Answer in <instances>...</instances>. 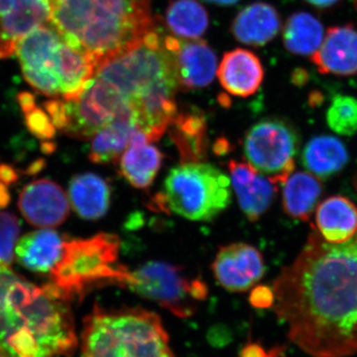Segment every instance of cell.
Returning a JSON list of instances; mask_svg holds the SVG:
<instances>
[{
    "instance_id": "obj_1",
    "label": "cell",
    "mask_w": 357,
    "mask_h": 357,
    "mask_svg": "<svg viewBox=\"0 0 357 357\" xmlns=\"http://www.w3.org/2000/svg\"><path fill=\"white\" fill-rule=\"evenodd\" d=\"M273 307L289 337L314 357L357 351V234L342 243L317 229L273 285Z\"/></svg>"
},
{
    "instance_id": "obj_2",
    "label": "cell",
    "mask_w": 357,
    "mask_h": 357,
    "mask_svg": "<svg viewBox=\"0 0 357 357\" xmlns=\"http://www.w3.org/2000/svg\"><path fill=\"white\" fill-rule=\"evenodd\" d=\"M53 284L38 287L0 264V357H63L77 337L69 305Z\"/></svg>"
},
{
    "instance_id": "obj_3",
    "label": "cell",
    "mask_w": 357,
    "mask_h": 357,
    "mask_svg": "<svg viewBox=\"0 0 357 357\" xmlns=\"http://www.w3.org/2000/svg\"><path fill=\"white\" fill-rule=\"evenodd\" d=\"M93 76L126 98L134 126L149 142L158 140L177 114L175 61L153 29L130 50L100 61Z\"/></svg>"
},
{
    "instance_id": "obj_4",
    "label": "cell",
    "mask_w": 357,
    "mask_h": 357,
    "mask_svg": "<svg viewBox=\"0 0 357 357\" xmlns=\"http://www.w3.org/2000/svg\"><path fill=\"white\" fill-rule=\"evenodd\" d=\"M49 22L96 65L130 50L153 29L151 0H49Z\"/></svg>"
},
{
    "instance_id": "obj_5",
    "label": "cell",
    "mask_w": 357,
    "mask_h": 357,
    "mask_svg": "<svg viewBox=\"0 0 357 357\" xmlns=\"http://www.w3.org/2000/svg\"><path fill=\"white\" fill-rule=\"evenodd\" d=\"M15 53L26 81L51 98L74 100L95 75V59L68 43L50 22L25 35Z\"/></svg>"
},
{
    "instance_id": "obj_6",
    "label": "cell",
    "mask_w": 357,
    "mask_h": 357,
    "mask_svg": "<svg viewBox=\"0 0 357 357\" xmlns=\"http://www.w3.org/2000/svg\"><path fill=\"white\" fill-rule=\"evenodd\" d=\"M81 357H175L155 312L95 306L84 319Z\"/></svg>"
},
{
    "instance_id": "obj_7",
    "label": "cell",
    "mask_w": 357,
    "mask_h": 357,
    "mask_svg": "<svg viewBox=\"0 0 357 357\" xmlns=\"http://www.w3.org/2000/svg\"><path fill=\"white\" fill-rule=\"evenodd\" d=\"M119 252V238L114 234L66 238L62 257L50 273L51 283L69 302L96 286H121L128 268L116 264Z\"/></svg>"
},
{
    "instance_id": "obj_8",
    "label": "cell",
    "mask_w": 357,
    "mask_h": 357,
    "mask_svg": "<svg viewBox=\"0 0 357 357\" xmlns=\"http://www.w3.org/2000/svg\"><path fill=\"white\" fill-rule=\"evenodd\" d=\"M229 178L204 162H182L169 172L155 206L194 222H208L231 201Z\"/></svg>"
},
{
    "instance_id": "obj_9",
    "label": "cell",
    "mask_w": 357,
    "mask_h": 357,
    "mask_svg": "<svg viewBox=\"0 0 357 357\" xmlns=\"http://www.w3.org/2000/svg\"><path fill=\"white\" fill-rule=\"evenodd\" d=\"M121 286L153 301L178 318L192 316L208 295L201 279L191 278L183 268L164 262H148L133 271L128 269Z\"/></svg>"
},
{
    "instance_id": "obj_10",
    "label": "cell",
    "mask_w": 357,
    "mask_h": 357,
    "mask_svg": "<svg viewBox=\"0 0 357 357\" xmlns=\"http://www.w3.org/2000/svg\"><path fill=\"white\" fill-rule=\"evenodd\" d=\"M298 137L285 121L264 119L245 135L244 156L257 172L276 185H283L295 168Z\"/></svg>"
},
{
    "instance_id": "obj_11",
    "label": "cell",
    "mask_w": 357,
    "mask_h": 357,
    "mask_svg": "<svg viewBox=\"0 0 357 357\" xmlns=\"http://www.w3.org/2000/svg\"><path fill=\"white\" fill-rule=\"evenodd\" d=\"M65 103L68 126L64 132L77 139H91L117 119L132 121L126 98L112 84L96 76L76 98L65 100Z\"/></svg>"
},
{
    "instance_id": "obj_12",
    "label": "cell",
    "mask_w": 357,
    "mask_h": 357,
    "mask_svg": "<svg viewBox=\"0 0 357 357\" xmlns=\"http://www.w3.org/2000/svg\"><path fill=\"white\" fill-rule=\"evenodd\" d=\"M211 268L218 283L230 292L249 290L265 271L261 253L246 243L230 244L220 249Z\"/></svg>"
},
{
    "instance_id": "obj_13",
    "label": "cell",
    "mask_w": 357,
    "mask_h": 357,
    "mask_svg": "<svg viewBox=\"0 0 357 357\" xmlns=\"http://www.w3.org/2000/svg\"><path fill=\"white\" fill-rule=\"evenodd\" d=\"M49 20V0H0V59L11 57L25 35Z\"/></svg>"
},
{
    "instance_id": "obj_14",
    "label": "cell",
    "mask_w": 357,
    "mask_h": 357,
    "mask_svg": "<svg viewBox=\"0 0 357 357\" xmlns=\"http://www.w3.org/2000/svg\"><path fill=\"white\" fill-rule=\"evenodd\" d=\"M18 206L23 217L37 227H56L70 215V204L62 188L48 178L34 181L20 192Z\"/></svg>"
},
{
    "instance_id": "obj_15",
    "label": "cell",
    "mask_w": 357,
    "mask_h": 357,
    "mask_svg": "<svg viewBox=\"0 0 357 357\" xmlns=\"http://www.w3.org/2000/svg\"><path fill=\"white\" fill-rule=\"evenodd\" d=\"M164 45L175 61L178 89L204 88L213 82L217 70V56L206 42L181 41L167 36Z\"/></svg>"
},
{
    "instance_id": "obj_16",
    "label": "cell",
    "mask_w": 357,
    "mask_h": 357,
    "mask_svg": "<svg viewBox=\"0 0 357 357\" xmlns=\"http://www.w3.org/2000/svg\"><path fill=\"white\" fill-rule=\"evenodd\" d=\"M229 168L239 206L249 220L256 222L271 206L278 185L245 162L231 160Z\"/></svg>"
},
{
    "instance_id": "obj_17",
    "label": "cell",
    "mask_w": 357,
    "mask_h": 357,
    "mask_svg": "<svg viewBox=\"0 0 357 357\" xmlns=\"http://www.w3.org/2000/svg\"><path fill=\"white\" fill-rule=\"evenodd\" d=\"M311 60L321 74H356L357 30L351 25L330 28Z\"/></svg>"
},
{
    "instance_id": "obj_18",
    "label": "cell",
    "mask_w": 357,
    "mask_h": 357,
    "mask_svg": "<svg viewBox=\"0 0 357 357\" xmlns=\"http://www.w3.org/2000/svg\"><path fill=\"white\" fill-rule=\"evenodd\" d=\"M218 77L230 95L248 98L255 95L261 86L264 70L252 52L236 49L223 56Z\"/></svg>"
},
{
    "instance_id": "obj_19",
    "label": "cell",
    "mask_w": 357,
    "mask_h": 357,
    "mask_svg": "<svg viewBox=\"0 0 357 357\" xmlns=\"http://www.w3.org/2000/svg\"><path fill=\"white\" fill-rule=\"evenodd\" d=\"M162 161L163 155L158 148L150 144L146 136L136 130L128 147L119 159V170L133 187L147 189L154 182Z\"/></svg>"
},
{
    "instance_id": "obj_20",
    "label": "cell",
    "mask_w": 357,
    "mask_h": 357,
    "mask_svg": "<svg viewBox=\"0 0 357 357\" xmlns=\"http://www.w3.org/2000/svg\"><path fill=\"white\" fill-rule=\"evenodd\" d=\"M66 238L54 230H37L20 239L15 249L18 262L35 273H51L64 252Z\"/></svg>"
},
{
    "instance_id": "obj_21",
    "label": "cell",
    "mask_w": 357,
    "mask_h": 357,
    "mask_svg": "<svg viewBox=\"0 0 357 357\" xmlns=\"http://www.w3.org/2000/svg\"><path fill=\"white\" fill-rule=\"evenodd\" d=\"M281 27L276 9L264 2L244 7L234 18L231 33L241 43L263 46L273 40Z\"/></svg>"
},
{
    "instance_id": "obj_22",
    "label": "cell",
    "mask_w": 357,
    "mask_h": 357,
    "mask_svg": "<svg viewBox=\"0 0 357 357\" xmlns=\"http://www.w3.org/2000/svg\"><path fill=\"white\" fill-rule=\"evenodd\" d=\"M317 231L331 243L349 241L357 234L356 204L342 196L331 197L316 213Z\"/></svg>"
},
{
    "instance_id": "obj_23",
    "label": "cell",
    "mask_w": 357,
    "mask_h": 357,
    "mask_svg": "<svg viewBox=\"0 0 357 357\" xmlns=\"http://www.w3.org/2000/svg\"><path fill=\"white\" fill-rule=\"evenodd\" d=\"M69 197L75 211L84 220H96L107 215L112 189L105 178L96 174L75 176L69 185Z\"/></svg>"
},
{
    "instance_id": "obj_24",
    "label": "cell",
    "mask_w": 357,
    "mask_h": 357,
    "mask_svg": "<svg viewBox=\"0 0 357 357\" xmlns=\"http://www.w3.org/2000/svg\"><path fill=\"white\" fill-rule=\"evenodd\" d=\"M170 128L171 137L182 162L203 160L206 150V126L203 114L199 112H177Z\"/></svg>"
},
{
    "instance_id": "obj_25",
    "label": "cell",
    "mask_w": 357,
    "mask_h": 357,
    "mask_svg": "<svg viewBox=\"0 0 357 357\" xmlns=\"http://www.w3.org/2000/svg\"><path fill=\"white\" fill-rule=\"evenodd\" d=\"M349 161L344 143L333 136L312 138L303 152L305 168L316 177L326 178L342 170Z\"/></svg>"
},
{
    "instance_id": "obj_26",
    "label": "cell",
    "mask_w": 357,
    "mask_h": 357,
    "mask_svg": "<svg viewBox=\"0 0 357 357\" xmlns=\"http://www.w3.org/2000/svg\"><path fill=\"white\" fill-rule=\"evenodd\" d=\"M283 185L284 211L290 217L307 222L321 194L319 178L311 173H292Z\"/></svg>"
},
{
    "instance_id": "obj_27",
    "label": "cell",
    "mask_w": 357,
    "mask_h": 357,
    "mask_svg": "<svg viewBox=\"0 0 357 357\" xmlns=\"http://www.w3.org/2000/svg\"><path fill=\"white\" fill-rule=\"evenodd\" d=\"M137 130L128 119H117L105 126L91 138L89 158L96 164L119 161Z\"/></svg>"
},
{
    "instance_id": "obj_28",
    "label": "cell",
    "mask_w": 357,
    "mask_h": 357,
    "mask_svg": "<svg viewBox=\"0 0 357 357\" xmlns=\"http://www.w3.org/2000/svg\"><path fill=\"white\" fill-rule=\"evenodd\" d=\"M324 33L323 25L312 14L294 13L284 28V44L296 55L312 56L321 46Z\"/></svg>"
},
{
    "instance_id": "obj_29",
    "label": "cell",
    "mask_w": 357,
    "mask_h": 357,
    "mask_svg": "<svg viewBox=\"0 0 357 357\" xmlns=\"http://www.w3.org/2000/svg\"><path fill=\"white\" fill-rule=\"evenodd\" d=\"M169 29L187 39H198L208 27L206 9L196 0H173L166 11Z\"/></svg>"
},
{
    "instance_id": "obj_30",
    "label": "cell",
    "mask_w": 357,
    "mask_h": 357,
    "mask_svg": "<svg viewBox=\"0 0 357 357\" xmlns=\"http://www.w3.org/2000/svg\"><path fill=\"white\" fill-rule=\"evenodd\" d=\"M326 122L333 132L351 136L357 132V98L338 95L333 98L328 112Z\"/></svg>"
},
{
    "instance_id": "obj_31",
    "label": "cell",
    "mask_w": 357,
    "mask_h": 357,
    "mask_svg": "<svg viewBox=\"0 0 357 357\" xmlns=\"http://www.w3.org/2000/svg\"><path fill=\"white\" fill-rule=\"evenodd\" d=\"M20 234V222L15 215L0 211V264L10 266L14 261V246Z\"/></svg>"
},
{
    "instance_id": "obj_32",
    "label": "cell",
    "mask_w": 357,
    "mask_h": 357,
    "mask_svg": "<svg viewBox=\"0 0 357 357\" xmlns=\"http://www.w3.org/2000/svg\"><path fill=\"white\" fill-rule=\"evenodd\" d=\"M25 124L28 130L40 139L49 140L55 136L56 128L50 116L38 107L25 112Z\"/></svg>"
},
{
    "instance_id": "obj_33",
    "label": "cell",
    "mask_w": 357,
    "mask_h": 357,
    "mask_svg": "<svg viewBox=\"0 0 357 357\" xmlns=\"http://www.w3.org/2000/svg\"><path fill=\"white\" fill-rule=\"evenodd\" d=\"M45 109L50 116L54 126L59 130L64 131L68 126L67 109L65 100H52L45 102Z\"/></svg>"
},
{
    "instance_id": "obj_34",
    "label": "cell",
    "mask_w": 357,
    "mask_h": 357,
    "mask_svg": "<svg viewBox=\"0 0 357 357\" xmlns=\"http://www.w3.org/2000/svg\"><path fill=\"white\" fill-rule=\"evenodd\" d=\"M251 303L256 307H268L273 304V292L266 287L256 288L251 295Z\"/></svg>"
},
{
    "instance_id": "obj_35",
    "label": "cell",
    "mask_w": 357,
    "mask_h": 357,
    "mask_svg": "<svg viewBox=\"0 0 357 357\" xmlns=\"http://www.w3.org/2000/svg\"><path fill=\"white\" fill-rule=\"evenodd\" d=\"M18 178H20V175L14 167L8 165V164H0V182L6 185H10L17 182Z\"/></svg>"
},
{
    "instance_id": "obj_36",
    "label": "cell",
    "mask_w": 357,
    "mask_h": 357,
    "mask_svg": "<svg viewBox=\"0 0 357 357\" xmlns=\"http://www.w3.org/2000/svg\"><path fill=\"white\" fill-rule=\"evenodd\" d=\"M241 357H279L278 352H266L257 344H249L241 352Z\"/></svg>"
},
{
    "instance_id": "obj_37",
    "label": "cell",
    "mask_w": 357,
    "mask_h": 357,
    "mask_svg": "<svg viewBox=\"0 0 357 357\" xmlns=\"http://www.w3.org/2000/svg\"><path fill=\"white\" fill-rule=\"evenodd\" d=\"M18 102H20L21 109H22L23 112H28L30 110L34 109L36 107L35 105V98L30 93H27V91H24V93H21L18 95Z\"/></svg>"
},
{
    "instance_id": "obj_38",
    "label": "cell",
    "mask_w": 357,
    "mask_h": 357,
    "mask_svg": "<svg viewBox=\"0 0 357 357\" xmlns=\"http://www.w3.org/2000/svg\"><path fill=\"white\" fill-rule=\"evenodd\" d=\"M10 194H9L7 185L3 183L0 182V210L6 208L10 203Z\"/></svg>"
},
{
    "instance_id": "obj_39",
    "label": "cell",
    "mask_w": 357,
    "mask_h": 357,
    "mask_svg": "<svg viewBox=\"0 0 357 357\" xmlns=\"http://www.w3.org/2000/svg\"><path fill=\"white\" fill-rule=\"evenodd\" d=\"M45 166H46V162H45L43 159L36 160V161L33 162L31 165L28 167L26 173H27L28 175H36V174L43 170Z\"/></svg>"
},
{
    "instance_id": "obj_40",
    "label": "cell",
    "mask_w": 357,
    "mask_h": 357,
    "mask_svg": "<svg viewBox=\"0 0 357 357\" xmlns=\"http://www.w3.org/2000/svg\"><path fill=\"white\" fill-rule=\"evenodd\" d=\"M307 1L310 2L312 6L326 8V7L335 6L340 0H307Z\"/></svg>"
},
{
    "instance_id": "obj_41",
    "label": "cell",
    "mask_w": 357,
    "mask_h": 357,
    "mask_svg": "<svg viewBox=\"0 0 357 357\" xmlns=\"http://www.w3.org/2000/svg\"><path fill=\"white\" fill-rule=\"evenodd\" d=\"M204 1L215 3L218 4V6H234V4H236L239 0H204Z\"/></svg>"
},
{
    "instance_id": "obj_42",
    "label": "cell",
    "mask_w": 357,
    "mask_h": 357,
    "mask_svg": "<svg viewBox=\"0 0 357 357\" xmlns=\"http://www.w3.org/2000/svg\"><path fill=\"white\" fill-rule=\"evenodd\" d=\"M41 149L42 151L44 152V153L51 154L53 153L54 151H55L56 145L52 142H43L41 145Z\"/></svg>"
}]
</instances>
